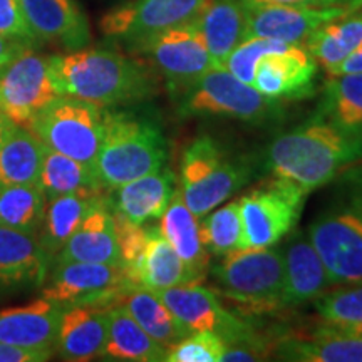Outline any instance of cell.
<instances>
[{
  "label": "cell",
  "mask_w": 362,
  "mask_h": 362,
  "mask_svg": "<svg viewBox=\"0 0 362 362\" xmlns=\"http://www.w3.org/2000/svg\"><path fill=\"white\" fill-rule=\"evenodd\" d=\"M134 287L121 265L54 260L40 285V293L64 307L110 309L121 304Z\"/></svg>",
  "instance_id": "9c48e42d"
},
{
  "label": "cell",
  "mask_w": 362,
  "mask_h": 362,
  "mask_svg": "<svg viewBox=\"0 0 362 362\" xmlns=\"http://www.w3.org/2000/svg\"><path fill=\"white\" fill-rule=\"evenodd\" d=\"M185 284H197L192 272L170 245L168 240L163 237L160 228L151 226L138 272V287L158 292Z\"/></svg>",
  "instance_id": "836d02e7"
},
{
  "label": "cell",
  "mask_w": 362,
  "mask_h": 362,
  "mask_svg": "<svg viewBox=\"0 0 362 362\" xmlns=\"http://www.w3.org/2000/svg\"><path fill=\"white\" fill-rule=\"evenodd\" d=\"M168 141L151 117L134 111L104 110V133L96 173L106 192L161 170Z\"/></svg>",
  "instance_id": "3957f363"
},
{
  "label": "cell",
  "mask_w": 362,
  "mask_h": 362,
  "mask_svg": "<svg viewBox=\"0 0 362 362\" xmlns=\"http://www.w3.org/2000/svg\"><path fill=\"white\" fill-rule=\"evenodd\" d=\"M319 7H336L351 13L362 8V0H320Z\"/></svg>",
  "instance_id": "bcb514c9"
},
{
  "label": "cell",
  "mask_w": 362,
  "mask_h": 362,
  "mask_svg": "<svg viewBox=\"0 0 362 362\" xmlns=\"http://www.w3.org/2000/svg\"><path fill=\"white\" fill-rule=\"evenodd\" d=\"M37 42L64 47L67 52L88 47L90 27L76 0H19Z\"/></svg>",
  "instance_id": "e0dca14e"
},
{
  "label": "cell",
  "mask_w": 362,
  "mask_h": 362,
  "mask_svg": "<svg viewBox=\"0 0 362 362\" xmlns=\"http://www.w3.org/2000/svg\"><path fill=\"white\" fill-rule=\"evenodd\" d=\"M252 175L245 158L232 155L215 138L202 134L183 153L180 189L189 210L202 218L245 187Z\"/></svg>",
  "instance_id": "5b68a950"
},
{
  "label": "cell",
  "mask_w": 362,
  "mask_h": 362,
  "mask_svg": "<svg viewBox=\"0 0 362 362\" xmlns=\"http://www.w3.org/2000/svg\"><path fill=\"white\" fill-rule=\"evenodd\" d=\"M211 0H128L101 17L99 29L126 47L173 27L189 24L205 12Z\"/></svg>",
  "instance_id": "5bb4252c"
},
{
  "label": "cell",
  "mask_w": 362,
  "mask_h": 362,
  "mask_svg": "<svg viewBox=\"0 0 362 362\" xmlns=\"http://www.w3.org/2000/svg\"><path fill=\"white\" fill-rule=\"evenodd\" d=\"M175 94L183 117H230L260 124L282 116L280 101L242 83L225 67H214Z\"/></svg>",
  "instance_id": "8992f818"
},
{
  "label": "cell",
  "mask_w": 362,
  "mask_h": 362,
  "mask_svg": "<svg viewBox=\"0 0 362 362\" xmlns=\"http://www.w3.org/2000/svg\"><path fill=\"white\" fill-rule=\"evenodd\" d=\"M329 76H342V74H362V47L352 52L349 57L344 59L337 66L327 71Z\"/></svg>",
  "instance_id": "ee69618b"
},
{
  "label": "cell",
  "mask_w": 362,
  "mask_h": 362,
  "mask_svg": "<svg viewBox=\"0 0 362 362\" xmlns=\"http://www.w3.org/2000/svg\"><path fill=\"white\" fill-rule=\"evenodd\" d=\"M200 220V237L210 255L223 257L233 250L245 248L238 200L226 203Z\"/></svg>",
  "instance_id": "d590c367"
},
{
  "label": "cell",
  "mask_w": 362,
  "mask_h": 362,
  "mask_svg": "<svg viewBox=\"0 0 362 362\" xmlns=\"http://www.w3.org/2000/svg\"><path fill=\"white\" fill-rule=\"evenodd\" d=\"M336 330V329H334ZM339 332H346V334H357V336H362V324H357L354 327L346 329V330H339Z\"/></svg>",
  "instance_id": "c3c4849f"
},
{
  "label": "cell",
  "mask_w": 362,
  "mask_h": 362,
  "mask_svg": "<svg viewBox=\"0 0 362 362\" xmlns=\"http://www.w3.org/2000/svg\"><path fill=\"white\" fill-rule=\"evenodd\" d=\"M314 304L319 315L327 322V327L336 330L354 327L362 324V284L325 292L315 298Z\"/></svg>",
  "instance_id": "8d00e7d4"
},
{
  "label": "cell",
  "mask_w": 362,
  "mask_h": 362,
  "mask_svg": "<svg viewBox=\"0 0 362 362\" xmlns=\"http://www.w3.org/2000/svg\"><path fill=\"white\" fill-rule=\"evenodd\" d=\"M314 117L349 134H362V74L329 76Z\"/></svg>",
  "instance_id": "f546056e"
},
{
  "label": "cell",
  "mask_w": 362,
  "mask_h": 362,
  "mask_svg": "<svg viewBox=\"0 0 362 362\" xmlns=\"http://www.w3.org/2000/svg\"><path fill=\"white\" fill-rule=\"evenodd\" d=\"M170 310L188 332H214L226 346H247L264 352L265 342H257L250 325L235 317L220 302L218 293L202 284H185L158 291Z\"/></svg>",
  "instance_id": "4fadbf2b"
},
{
  "label": "cell",
  "mask_w": 362,
  "mask_h": 362,
  "mask_svg": "<svg viewBox=\"0 0 362 362\" xmlns=\"http://www.w3.org/2000/svg\"><path fill=\"white\" fill-rule=\"evenodd\" d=\"M197 25L216 67L247 39L248 7L238 0H211L197 19Z\"/></svg>",
  "instance_id": "d4e9b609"
},
{
  "label": "cell",
  "mask_w": 362,
  "mask_h": 362,
  "mask_svg": "<svg viewBox=\"0 0 362 362\" xmlns=\"http://www.w3.org/2000/svg\"><path fill=\"white\" fill-rule=\"evenodd\" d=\"M309 240L334 284H362V185L317 216Z\"/></svg>",
  "instance_id": "52a82bcc"
},
{
  "label": "cell",
  "mask_w": 362,
  "mask_h": 362,
  "mask_svg": "<svg viewBox=\"0 0 362 362\" xmlns=\"http://www.w3.org/2000/svg\"><path fill=\"white\" fill-rule=\"evenodd\" d=\"M168 349L143 330L123 304L110 307V332L99 359L166 362Z\"/></svg>",
  "instance_id": "484cf974"
},
{
  "label": "cell",
  "mask_w": 362,
  "mask_h": 362,
  "mask_svg": "<svg viewBox=\"0 0 362 362\" xmlns=\"http://www.w3.org/2000/svg\"><path fill=\"white\" fill-rule=\"evenodd\" d=\"M247 7L262 6H315L319 7L320 0H238Z\"/></svg>",
  "instance_id": "f6af8a7d"
},
{
  "label": "cell",
  "mask_w": 362,
  "mask_h": 362,
  "mask_svg": "<svg viewBox=\"0 0 362 362\" xmlns=\"http://www.w3.org/2000/svg\"><path fill=\"white\" fill-rule=\"evenodd\" d=\"M11 126H12L11 121H8L7 117H6V115H4V112L0 111V141H2L4 136L7 134V131H8V128H11Z\"/></svg>",
  "instance_id": "7dc6e473"
},
{
  "label": "cell",
  "mask_w": 362,
  "mask_h": 362,
  "mask_svg": "<svg viewBox=\"0 0 362 362\" xmlns=\"http://www.w3.org/2000/svg\"><path fill=\"white\" fill-rule=\"evenodd\" d=\"M59 96L49 57L33 47L0 67V111L12 124L30 128L35 117Z\"/></svg>",
  "instance_id": "8fae6325"
},
{
  "label": "cell",
  "mask_w": 362,
  "mask_h": 362,
  "mask_svg": "<svg viewBox=\"0 0 362 362\" xmlns=\"http://www.w3.org/2000/svg\"><path fill=\"white\" fill-rule=\"evenodd\" d=\"M0 34L22 40L33 47L37 44V39L27 24L19 0H0Z\"/></svg>",
  "instance_id": "60d3db41"
},
{
  "label": "cell",
  "mask_w": 362,
  "mask_h": 362,
  "mask_svg": "<svg viewBox=\"0 0 362 362\" xmlns=\"http://www.w3.org/2000/svg\"><path fill=\"white\" fill-rule=\"evenodd\" d=\"M307 193L288 181L274 178L238 198L245 248H265L296 226Z\"/></svg>",
  "instance_id": "7c38bea8"
},
{
  "label": "cell",
  "mask_w": 362,
  "mask_h": 362,
  "mask_svg": "<svg viewBox=\"0 0 362 362\" xmlns=\"http://www.w3.org/2000/svg\"><path fill=\"white\" fill-rule=\"evenodd\" d=\"M39 183L47 200L62 197V194H93L94 197V194L106 193L98 178L96 168L47 146H45Z\"/></svg>",
  "instance_id": "4dcf8cb0"
},
{
  "label": "cell",
  "mask_w": 362,
  "mask_h": 362,
  "mask_svg": "<svg viewBox=\"0 0 362 362\" xmlns=\"http://www.w3.org/2000/svg\"><path fill=\"white\" fill-rule=\"evenodd\" d=\"M226 342L214 332H192L166 352V362H220Z\"/></svg>",
  "instance_id": "ab89813d"
},
{
  "label": "cell",
  "mask_w": 362,
  "mask_h": 362,
  "mask_svg": "<svg viewBox=\"0 0 362 362\" xmlns=\"http://www.w3.org/2000/svg\"><path fill=\"white\" fill-rule=\"evenodd\" d=\"M288 42L277 39H265V37H250L245 39L242 44L233 49L232 54L226 57L223 67L230 74L242 81V83L253 84L255 78V69L259 66L260 59L265 54L285 51L288 47Z\"/></svg>",
  "instance_id": "f35d334b"
},
{
  "label": "cell",
  "mask_w": 362,
  "mask_h": 362,
  "mask_svg": "<svg viewBox=\"0 0 362 362\" xmlns=\"http://www.w3.org/2000/svg\"><path fill=\"white\" fill-rule=\"evenodd\" d=\"M362 160V134H349L312 117L305 124L274 139L267 168L304 193L324 187L352 163Z\"/></svg>",
  "instance_id": "7a4b0ae2"
},
{
  "label": "cell",
  "mask_w": 362,
  "mask_h": 362,
  "mask_svg": "<svg viewBox=\"0 0 362 362\" xmlns=\"http://www.w3.org/2000/svg\"><path fill=\"white\" fill-rule=\"evenodd\" d=\"M112 220H115L117 247H119L121 267L126 270L131 282L138 287V272L146 250L151 226L134 223L116 211H112Z\"/></svg>",
  "instance_id": "74e56055"
},
{
  "label": "cell",
  "mask_w": 362,
  "mask_h": 362,
  "mask_svg": "<svg viewBox=\"0 0 362 362\" xmlns=\"http://www.w3.org/2000/svg\"><path fill=\"white\" fill-rule=\"evenodd\" d=\"M52 260L37 235L0 223V293L40 288Z\"/></svg>",
  "instance_id": "2e32d148"
},
{
  "label": "cell",
  "mask_w": 362,
  "mask_h": 362,
  "mask_svg": "<svg viewBox=\"0 0 362 362\" xmlns=\"http://www.w3.org/2000/svg\"><path fill=\"white\" fill-rule=\"evenodd\" d=\"M45 144L29 128L12 124L0 141V187L39 183Z\"/></svg>",
  "instance_id": "4316f807"
},
{
  "label": "cell",
  "mask_w": 362,
  "mask_h": 362,
  "mask_svg": "<svg viewBox=\"0 0 362 362\" xmlns=\"http://www.w3.org/2000/svg\"><path fill=\"white\" fill-rule=\"evenodd\" d=\"M110 332V309L104 307H66L54 342V351L64 361L99 359Z\"/></svg>",
  "instance_id": "ffe728a7"
},
{
  "label": "cell",
  "mask_w": 362,
  "mask_h": 362,
  "mask_svg": "<svg viewBox=\"0 0 362 362\" xmlns=\"http://www.w3.org/2000/svg\"><path fill=\"white\" fill-rule=\"evenodd\" d=\"M176 188V176L170 170L161 168L115 188V193L107 194V202L111 211L138 225H146L149 220L160 218Z\"/></svg>",
  "instance_id": "7402d4cb"
},
{
  "label": "cell",
  "mask_w": 362,
  "mask_h": 362,
  "mask_svg": "<svg viewBox=\"0 0 362 362\" xmlns=\"http://www.w3.org/2000/svg\"><path fill=\"white\" fill-rule=\"evenodd\" d=\"M284 270L285 307L314 302L336 285L310 240L304 237L293 238L285 248Z\"/></svg>",
  "instance_id": "cb8c5ba5"
},
{
  "label": "cell",
  "mask_w": 362,
  "mask_h": 362,
  "mask_svg": "<svg viewBox=\"0 0 362 362\" xmlns=\"http://www.w3.org/2000/svg\"><path fill=\"white\" fill-rule=\"evenodd\" d=\"M121 304L126 307L136 322L141 325L144 332L166 349H170L189 334L156 291L134 287Z\"/></svg>",
  "instance_id": "d6a6232c"
},
{
  "label": "cell",
  "mask_w": 362,
  "mask_h": 362,
  "mask_svg": "<svg viewBox=\"0 0 362 362\" xmlns=\"http://www.w3.org/2000/svg\"><path fill=\"white\" fill-rule=\"evenodd\" d=\"M27 47H33V45H27L22 40L7 37V35L0 34V67L8 64L13 57H17L19 54Z\"/></svg>",
  "instance_id": "7bdbcfd3"
},
{
  "label": "cell",
  "mask_w": 362,
  "mask_h": 362,
  "mask_svg": "<svg viewBox=\"0 0 362 362\" xmlns=\"http://www.w3.org/2000/svg\"><path fill=\"white\" fill-rule=\"evenodd\" d=\"M315 59L304 45L292 44L285 51L265 54L253 78V88L275 101L309 98L314 94Z\"/></svg>",
  "instance_id": "9a60e30c"
},
{
  "label": "cell",
  "mask_w": 362,
  "mask_h": 362,
  "mask_svg": "<svg viewBox=\"0 0 362 362\" xmlns=\"http://www.w3.org/2000/svg\"><path fill=\"white\" fill-rule=\"evenodd\" d=\"M216 293L243 314H272L284 309V250L277 247L242 248L223 255L211 269Z\"/></svg>",
  "instance_id": "277c9868"
},
{
  "label": "cell",
  "mask_w": 362,
  "mask_h": 362,
  "mask_svg": "<svg viewBox=\"0 0 362 362\" xmlns=\"http://www.w3.org/2000/svg\"><path fill=\"white\" fill-rule=\"evenodd\" d=\"M342 8L315 6L248 7L247 39H277L302 45L317 27L346 16Z\"/></svg>",
  "instance_id": "ac0fdd59"
},
{
  "label": "cell",
  "mask_w": 362,
  "mask_h": 362,
  "mask_svg": "<svg viewBox=\"0 0 362 362\" xmlns=\"http://www.w3.org/2000/svg\"><path fill=\"white\" fill-rule=\"evenodd\" d=\"M126 49L146 61L173 94L216 67L197 21L163 30Z\"/></svg>",
  "instance_id": "30bf717a"
},
{
  "label": "cell",
  "mask_w": 362,
  "mask_h": 362,
  "mask_svg": "<svg viewBox=\"0 0 362 362\" xmlns=\"http://www.w3.org/2000/svg\"><path fill=\"white\" fill-rule=\"evenodd\" d=\"M277 354L298 362H362V336L324 327L314 339L280 342Z\"/></svg>",
  "instance_id": "f1b7e54d"
},
{
  "label": "cell",
  "mask_w": 362,
  "mask_h": 362,
  "mask_svg": "<svg viewBox=\"0 0 362 362\" xmlns=\"http://www.w3.org/2000/svg\"><path fill=\"white\" fill-rule=\"evenodd\" d=\"M47 57L61 96L84 99L101 107L144 101L160 88L155 69L133 54L83 47Z\"/></svg>",
  "instance_id": "6da1fadb"
},
{
  "label": "cell",
  "mask_w": 362,
  "mask_h": 362,
  "mask_svg": "<svg viewBox=\"0 0 362 362\" xmlns=\"http://www.w3.org/2000/svg\"><path fill=\"white\" fill-rule=\"evenodd\" d=\"M64 309V305L42 297L29 305L0 310V342L54 354Z\"/></svg>",
  "instance_id": "d6986e66"
},
{
  "label": "cell",
  "mask_w": 362,
  "mask_h": 362,
  "mask_svg": "<svg viewBox=\"0 0 362 362\" xmlns=\"http://www.w3.org/2000/svg\"><path fill=\"white\" fill-rule=\"evenodd\" d=\"M47 197L40 183L0 187V223L27 233H37Z\"/></svg>",
  "instance_id": "e575fe53"
},
{
  "label": "cell",
  "mask_w": 362,
  "mask_h": 362,
  "mask_svg": "<svg viewBox=\"0 0 362 362\" xmlns=\"http://www.w3.org/2000/svg\"><path fill=\"white\" fill-rule=\"evenodd\" d=\"M51 356L52 352L33 351L0 342V362H44L51 359Z\"/></svg>",
  "instance_id": "b9f144b4"
},
{
  "label": "cell",
  "mask_w": 362,
  "mask_h": 362,
  "mask_svg": "<svg viewBox=\"0 0 362 362\" xmlns=\"http://www.w3.org/2000/svg\"><path fill=\"white\" fill-rule=\"evenodd\" d=\"M54 260L121 265L115 220H112L107 194H103L94 203L89 214L84 216Z\"/></svg>",
  "instance_id": "44dd1931"
},
{
  "label": "cell",
  "mask_w": 362,
  "mask_h": 362,
  "mask_svg": "<svg viewBox=\"0 0 362 362\" xmlns=\"http://www.w3.org/2000/svg\"><path fill=\"white\" fill-rule=\"evenodd\" d=\"M106 194V193H103ZM103 194H62L47 200L45 214L37 230L40 245L49 255L56 257L66 245L71 235L76 232L84 216L89 214Z\"/></svg>",
  "instance_id": "1f68e13d"
},
{
  "label": "cell",
  "mask_w": 362,
  "mask_h": 362,
  "mask_svg": "<svg viewBox=\"0 0 362 362\" xmlns=\"http://www.w3.org/2000/svg\"><path fill=\"white\" fill-rule=\"evenodd\" d=\"M325 71L362 47V12L356 11L317 27L302 44Z\"/></svg>",
  "instance_id": "83f0119b"
},
{
  "label": "cell",
  "mask_w": 362,
  "mask_h": 362,
  "mask_svg": "<svg viewBox=\"0 0 362 362\" xmlns=\"http://www.w3.org/2000/svg\"><path fill=\"white\" fill-rule=\"evenodd\" d=\"M158 228L192 272L194 282L202 284L208 275L211 255L202 242L200 218L185 203L180 185L175 189L166 210L160 216Z\"/></svg>",
  "instance_id": "603a6c76"
},
{
  "label": "cell",
  "mask_w": 362,
  "mask_h": 362,
  "mask_svg": "<svg viewBox=\"0 0 362 362\" xmlns=\"http://www.w3.org/2000/svg\"><path fill=\"white\" fill-rule=\"evenodd\" d=\"M45 146L96 168L104 133V107L84 99L59 96L29 128Z\"/></svg>",
  "instance_id": "ba28073f"
}]
</instances>
